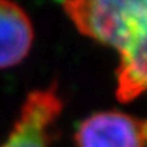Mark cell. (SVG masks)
Here are the masks:
<instances>
[{"label": "cell", "instance_id": "3957f363", "mask_svg": "<svg viewBox=\"0 0 147 147\" xmlns=\"http://www.w3.org/2000/svg\"><path fill=\"white\" fill-rule=\"evenodd\" d=\"M78 147H147V120L121 112H100L75 132Z\"/></svg>", "mask_w": 147, "mask_h": 147}, {"label": "cell", "instance_id": "7a4b0ae2", "mask_svg": "<svg viewBox=\"0 0 147 147\" xmlns=\"http://www.w3.org/2000/svg\"><path fill=\"white\" fill-rule=\"evenodd\" d=\"M61 109L63 102L56 87L32 91L1 147H49Z\"/></svg>", "mask_w": 147, "mask_h": 147}, {"label": "cell", "instance_id": "6da1fadb", "mask_svg": "<svg viewBox=\"0 0 147 147\" xmlns=\"http://www.w3.org/2000/svg\"><path fill=\"white\" fill-rule=\"evenodd\" d=\"M83 36L120 55L116 97L131 102L147 90V0H64Z\"/></svg>", "mask_w": 147, "mask_h": 147}, {"label": "cell", "instance_id": "277c9868", "mask_svg": "<svg viewBox=\"0 0 147 147\" xmlns=\"http://www.w3.org/2000/svg\"><path fill=\"white\" fill-rule=\"evenodd\" d=\"M34 30L25 10L12 0H0V68L19 64L33 44Z\"/></svg>", "mask_w": 147, "mask_h": 147}]
</instances>
